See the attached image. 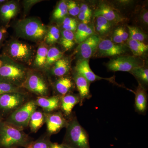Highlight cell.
Segmentation results:
<instances>
[{
  "instance_id": "16",
  "label": "cell",
  "mask_w": 148,
  "mask_h": 148,
  "mask_svg": "<svg viewBox=\"0 0 148 148\" xmlns=\"http://www.w3.org/2000/svg\"><path fill=\"white\" fill-rule=\"evenodd\" d=\"M135 111L140 114H145L147 110L148 97L146 90L139 84L135 92Z\"/></svg>"
},
{
  "instance_id": "24",
  "label": "cell",
  "mask_w": 148,
  "mask_h": 148,
  "mask_svg": "<svg viewBox=\"0 0 148 148\" xmlns=\"http://www.w3.org/2000/svg\"><path fill=\"white\" fill-rule=\"evenodd\" d=\"M127 42L128 47L132 51L134 56L140 57L144 55L148 51V45L146 44L144 42L134 40L129 38Z\"/></svg>"
},
{
  "instance_id": "21",
  "label": "cell",
  "mask_w": 148,
  "mask_h": 148,
  "mask_svg": "<svg viewBox=\"0 0 148 148\" xmlns=\"http://www.w3.org/2000/svg\"><path fill=\"white\" fill-rule=\"evenodd\" d=\"M17 7L13 3H6L0 7V17L4 21H8L15 16Z\"/></svg>"
},
{
  "instance_id": "5",
  "label": "cell",
  "mask_w": 148,
  "mask_h": 148,
  "mask_svg": "<svg viewBox=\"0 0 148 148\" xmlns=\"http://www.w3.org/2000/svg\"><path fill=\"white\" fill-rule=\"evenodd\" d=\"M107 68L112 71L130 72L135 68L144 66V61L134 56H120L111 59Z\"/></svg>"
},
{
  "instance_id": "34",
  "label": "cell",
  "mask_w": 148,
  "mask_h": 148,
  "mask_svg": "<svg viewBox=\"0 0 148 148\" xmlns=\"http://www.w3.org/2000/svg\"><path fill=\"white\" fill-rule=\"evenodd\" d=\"M19 88L10 84L0 81V95L6 93L20 92Z\"/></svg>"
},
{
  "instance_id": "41",
  "label": "cell",
  "mask_w": 148,
  "mask_h": 148,
  "mask_svg": "<svg viewBox=\"0 0 148 148\" xmlns=\"http://www.w3.org/2000/svg\"><path fill=\"white\" fill-rule=\"evenodd\" d=\"M7 31L5 28L0 27V46L3 42L6 34Z\"/></svg>"
},
{
  "instance_id": "37",
  "label": "cell",
  "mask_w": 148,
  "mask_h": 148,
  "mask_svg": "<svg viewBox=\"0 0 148 148\" xmlns=\"http://www.w3.org/2000/svg\"><path fill=\"white\" fill-rule=\"evenodd\" d=\"M112 41L117 44L123 45V40L120 35L118 29H116L114 31L112 36Z\"/></svg>"
},
{
  "instance_id": "19",
  "label": "cell",
  "mask_w": 148,
  "mask_h": 148,
  "mask_svg": "<svg viewBox=\"0 0 148 148\" xmlns=\"http://www.w3.org/2000/svg\"><path fill=\"white\" fill-rule=\"evenodd\" d=\"M94 32L92 27H89L88 24L80 23L78 26L75 34V42L79 44L90 36L95 34Z\"/></svg>"
},
{
  "instance_id": "18",
  "label": "cell",
  "mask_w": 148,
  "mask_h": 148,
  "mask_svg": "<svg viewBox=\"0 0 148 148\" xmlns=\"http://www.w3.org/2000/svg\"><path fill=\"white\" fill-rule=\"evenodd\" d=\"M80 101L79 95L67 94L61 96L60 108L64 114L66 116H70L74 107L80 103Z\"/></svg>"
},
{
  "instance_id": "17",
  "label": "cell",
  "mask_w": 148,
  "mask_h": 148,
  "mask_svg": "<svg viewBox=\"0 0 148 148\" xmlns=\"http://www.w3.org/2000/svg\"><path fill=\"white\" fill-rule=\"evenodd\" d=\"M75 82L79 93L80 104L82 106L86 99H89L91 97L89 88L90 83L82 76L77 73L75 77Z\"/></svg>"
},
{
  "instance_id": "40",
  "label": "cell",
  "mask_w": 148,
  "mask_h": 148,
  "mask_svg": "<svg viewBox=\"0 0 148 148\" xmlns=\"http://www.w3.org/2000/svg\"><path fill=\"white\" fill-rule=\"evenodd\" d=\"M78 18L81 21H82V23L84 24H88L90 22V17H88L84 14L79 12V14L78 15Z\"/></svg>"
},
{
  "instance_id": "33",
  "label": "cell",
  "mask_w": 148,
  "mask_h": 148,
  "mask_svg": "<svg viewBox=\"0 0 148 148\" xmlns=\"http://www.w3.org/2000/svg\"><path fill=\"white\" fill-rule=\"evenodd\" d=\"M50 143L51 141L47 138H40L30 142L25 148H50Z\"/></svg>"
},
{
  "instance_id": "6",
  "label": "cell",
  "mask_w": 148,
  "mask_h": 148,
  "mask_svg": "<svg viewBox=\"0 0 148 148\" xmlns=\"http://www.w3.org/2000/svg\"><path fill=\"white\" fill-rule=\"evenodd\" d=\"M19 29L24 36L33 40H42L47 34L46 29L44 24L34 19H27L22 21L20 24Z\"/></svg>"
},
{
  "instance_id": "26",
  "label": "cell",
  "mask_w": 148,
  "mask_h": 148,
  "mask_svg": "<svg viewBox=\"0 0 148 148\" xmlns=\"http://www.w3.org/2000/svg\"><path fill=\"white\" fill-rule=\"evenodd\" d=\"M139 81V84L143 87L144 86L147 85L148 84V70L144 66L135 68L130 72Z\"/></svg>"
},
{
  "instance_id": "42",
  "label": "cell",
  "mask_w": 148,
  "mask_h": 148,
  "mask_svg": "<svg viewBox=\"0 0 148 148\" xmlns=\"http://www.w3.org/2000/svg\"><path fill=\"white\" fill-rule=\"evenodd\" d=\"M141 17L145 24L147 25L148 23V12L147 10H143L141 14Z\"/></svg>"
},
{
  "instance_id": "8",
  "label": "cell",
  "mask_w": 148,
  "mask_h": 148,
  "mask_svg": "<svg viewBox=\"0 0 148 148\" xmlns=\"http://www.w3.org/2000/svg\"><path fill=\"white\" fill-rule=\"evenodd\" d=\"M26 97L20 92L6 93L0 95V109L10 112L16 110L25 103Z\"/></svg>"
},
{
  "instance_id": "15",
  "label": "cell",
  "mask_w": 148,
  "mask_h": 148,
  "mask_svg": "<svg viewBox=\"0 0 148 148\" xmlns=\"http://www.w3.org/2000/svg\"><path fill=\"white\" fill-rule=\"evenodd\" d=\"M61 96L54 95L51 97H39L35 101L37 106H39L44 111L50 112L60 108Z\"/></svg>"
},
{
  "instance_id": "32",
  "label": "cell",
  "mask_w": 148,
  "mask_h": 148,
  "mask_svg": "<svg viewBox=\"0 0 148 148\" xmlns=\"http://www.w3.org/2000/svg\"><path fill=\"white\" fill-rule=\"evenodd\" d=\"M68 13L67 3L65 1L60 2L56 7L53 14V18L57 20L64 18Z\"/></svg>"
},
{
  "instance_id": "10",
  "label": "cell",
  "mask_w": 148,
  "mask_h": 148,
  "mask_svg": "<svg viewBox=\"0 0 148 148\" xmlns=\"http://www.w3.org/2000/svg\"><path fill=\"white\" fill-rule=\"evenodd\" d=\"M94 16H102L113 24L122 23L126 18L121 14L119 12L108 4L103 3L100 4L94 11Z\"/></svg>"
},
{
  "instance_id": "35",
  "label": "cell",
  "mask_w": 148,
  "mask_h": 148,
  "mask_svg": "<svg viewBox=\"0 0 148 148\" xmlns=\"http://www.w3.org/2000/svg\"><path fill=\"white\" fill-rule=\"evenodd\" d=\"M63 28L64 30L73 32L76 31L77 26V21L75 19L71 17H66L63 22Z\"/></svg>"
},
{
  "instance_id": "28",
  "label": "cell",
  "mask_w": 148,
  "mask_h": 148,
  "mask_svg": "<svg viewBox=\"0 0 148 148\" xmlns=\"http://www.w3.org/2000/svg\"><path fill=\"white\" fill-rule=\"evenodd\" d=\"M63 56V52L60 51L57 48H51L48 50L46 61L45 66L48 67L51 66L59 59L62 58Z\"/></svg>"
},
{
  "instance_id": "20",
  "label": "cell",
  "mask_w": 148,
  "mask_h": 148,
  "mask_svg": "<svg viewBox=\"0 0 148 148\" xmlns=\"http://www.w3.org/2000/svg\"><path fill=\"white\" fill-rule=\"evenodd\" d=\"M95 30L101 36H107L110 33L113 24L102 16H96Z\"/></svg>"
},
{
  "instance_id": "29",
  "label": "cell",
  "mask_w": 148,
  "mask_h": 148,
  "mask_svg": "<svg viewBox=\"0 0 148 148\" xmlns=\"http://www.w3.org/2000/svg\"><path fill=\"white\" fill-rule=\"evenodd\" d=\"M127 28L130 38L143 42L147 39V35L138 27L128 26Z\"/></svg>"
},
{
  "instance_id": "30",
  "label": "cell",
  "mask_w": 148,
  "mask_h": 148,
  "mask_svg": "<svg viewBox=\"0 0 148 148\" xmlns=\"http://www.w3.org/2000/svg\"><path fill=\"white\" fill-rule=\"evenodd\" d=\"M48 50L44 46L40 47L38 49L34 61L35 65L37 67H42L45 66Z\"/></svg>"
},
{
  "instance_id": "12",
  "label": "cell",
  "mask_w": 148,
  "mask_h": 148,
  "mask_svg": "<svg viewBox=\"0 0 148 148\" xmlns=\"http://www.w3.org/2000/svg\"><path fill=\"white\" fill-rule=\"evenodd\" d=\"M8 52L11 57L22 61H29L32 57L31 47L26 44L19 42H13L8 47Z\"/></svg>"
},
{
  "instance_id": "23",
  "label": "cell",
  "mask_w": 148,
  "mask_h": 148,
  "mask_svg": "<svg viewBox=\"0 0 148 148\" xmlns=\"http://www.w3.org/2000/svg\"><path fill=\"white\" fill-rule=\"evenodd\" d=\"M46 115L41 111L36 110L32 114L29 121V127L33 132H36L45 122Z\"/></svg>"
},
{
  "instance_id": "31",
  "label": "cell",
  "mask_w": 148,
  "mask_h": 148,
  "mask_svg": "<svg viewBox=\"0 0 148 148\" xmlns=\"http://www.w3.org/2000/svg\"><path fill=\"white\" fill-rule=\"evenodd\" d=\"M60 36L59 29L55 26L51 27L46 34V42L48 44H53L57 42L60 38Z\"/></svg>"
},
{
  "instance_id": "36",
  "label": "cell",
  "mask_w": 148,
  "mask_h": 148,
  "mask_svg": "<svg viewBox=\"0 0 148 148\" xmlns=\"http://www.w3.org/2000/svg\"><path fill=\"white\" fill-rule=\"evenodd\" d=\"M68 12L72 16H78L80 12V8L77 4L74 1H69L67 3Z\"/></svg>"
},
{
  "instance_id": "9",
  "label": "cell",
  "mask_w": 148,
  "mask_h": 148,
  "mask_svg": "<svg viewBox=\"0 0 148 148\" xmlns=\"http://www.w3.org/2000/svg\"><path fill=\"white\" fill-rule=\"evenodd\" d=\"M23 86L40 97L46 96L48 93V88L45 82L37 74L32 73L27 76Z\"/></svg>"
},
{
  "instance_id": "13",
  "label": "cell",
  "mask_w": 148,
  "mask_h": 148,
  "mask_svg": "<svg viewBox=\"0 0 148 148\" xmlns=\"http://www.w3.org/2000/svg\"><path fill=\"white\" fill-rule=\"evenodd\" d=\"M76 73L82 76L89 83L101 79H105L110 82L118 85L114 80V78H104L95 75L91 70L89 66L88 60L79 59L75 67Z\"/></svg>"
},
{
  "instance_id": "25",
  "label": "cell",
  "mask_w": 148,
  "mask_h": 148,
  "mask_svg": "<svg viewBox=\"0 0 148 148\" xmlns=\"http://www.w3.org/2000/svg\"><path fill=\"white\" fill-rule=\"evenodd\" d=\"M70 64L69 60L62 58L54 63L52 69V73L56 76L64 77L70 71Z\"/></svg>"
},
{
  "instance_id": "43",
  "label": "cell",
  "mask_w": 148,
  "mask_h": 148,
  "mask_svg": "<svg viewBox=\"0 0 148 148\" xmlns=\"http://www.w3.org/2000/svg\"><path fill=\"white\" fill-rule=\"evenodd\" d=\"M50 148H70L64 144H59L57 143H53L51 142Z\"/></svg>"
},
{
  "instance_id": "14",
  "label": "cell",
  "mask_w": 148,
  "mask_h": 148,
  "mask_svg": "<svg viewBox=\"0 0 148 148\" xmlns=\"http://www.w3.org/2000/svg\"><path fill=\"white\" fill-rule=\"evenodd\" d=\"M45 122L49 133L55 134L58 133L62 128L66 127L68 121L62 112H58L46 116Z\"/></svg>"
},
{
  "instance_id": "11",
  "label": "cell",
  "mask_w": 148,
  "mask_h": 148,
  "mask_svg": "<svg viewBox=\"0 0 148 148\" xmlns=\"http://www.w3.org/2000/svg\"><path fill=\"white\" fill-rule=\"evenodd\" d=\"M100 40V37L94 34L79 44L77 52L80 59L88 60L95 55Z\"/></svg>"
},
{
  "instance_id": "45",
  "label": "cell",
  "mask_w": 148,
  "mask_h": 148,
  "mask_svg": "<svg viewBox=\"0 0 148 148\" xmlns=\"http://www.w3.org/2000/svg\"><path fill=\"white\" fill-rule=\"evenodd\" d=\"M5 1H4V0H0V3H4Z\"/></svg>"
},
{
  "instance_id": "27",
  "label": "cell",
  "mask_w": 148,
  "mask_h": 148,
  "mask_svg": "<svg viewBox=\"0 0 148 148\" xmlns=\"http://www.w3.org/2000/svg\"><path fill=\"white\" fill-rule=\"evenodd\" d=\"M75 43V34L73 32L63 30L60 39V43L64 48L66 50H69L73 47Z\"/></svg>"
},
{
  "instance_id": "2",
  "label": "cell",
  "mask_w": 148,
  "mask_h": 148,
  "mask_svg": "<svg viewBox=\"0 0 148 148\" xmlns=\"http://www.w3.org/2000/svg\"><path fill=\"white\" fill-rule=\"evenodd\" d=\"M66 134L62 144L70 148H90L89 136L76 117L68 121Z\"/></svg>"
},
{
  "instance_id": "4",
  "label": "cell",
  "mask_w": 148,
  "mask_h": 148,
  "mask_svg": "<svg viewBox=\"0 0 148 148\" xmlns=\"http://www.w3.org/2000/svg\"><path fill=\"white\" fill-rule=\"evenodd\" d=\"M35 101L26 102L12 112L7 123L19 129L23 130L29 125L32 114L36 110Z\"/></svg>"
},
{
  "instance_id": "39",
  "label": "cell",
  "mask_w": 148,
  "mask_h": 148,
  "mask_svg": "<svg viewBox=\"0 0 148 148\" xmlns=\"http://www.w3.org/2000/svg\"><path fill=\"white\" fill-rule=\"evenodd\" d=\"M118 30L120 35L121 37L122 38L123 40V42L126 41L129 38V34L126 31V29L124 27H120L117 28Z\"/></svg>"
},
{
  "instance_id": "22",
  "label": "cell",
  "mask_w": 148,
  "mask_h": 148,
  "mask_svg": "<svg viewBox=\"0 0 148 148\" xmlns=\"http://www.w3.org/2000/svg\"><path fill=\"white\" fill-rule=\"evenodd\" d=\"M71 79L69 77H62L59 78L56 82V90L61 96L67 95L73 88Z\"/></svg>"
},
{
  "instance_id": "1",
  "label": "cell",
  "mask_w": 148,
  "mask_h": 148,
  "mask_svg": "<svg viewBox=\"0 0 148 148\" xmlns=\"http://www.w3.org/2000/svg\"><path fill=\"white\" fill-rule=\"evenodd\" d=\"M31 142L28 135L22 130L7 122L0 124V147L25 148Z\"/></svg>"
},
{
  "instance_id": "38",
  "label": "cell",
  "mask_w": 148,
  "mask_h": 148,
  "mask_svg": "<svg viewBox=\"0 0 148 148\" xmlns=\"http://www.w3.org/2000/svg\"><path fill=\"white\" fill-rule=\"evenodd\" d=\"M80 8V12L86 15L91 18L92 12L91 9L86 4L82 3Z\"/></svg>"
},
{
  "instance_id": "3",
  "label": "cell",
  "mask_w": 148,
  "mask_h": 148,
  "mask_svg": "<svg viewBox=\"0 0 148 148\" xmlns=\"http://www.w3.org/2000/svg\"><path fill=\"white\" fill-rule=\"evenodd\" d=\"M2 61L0 67V81L18 87L24 85L27 77L24 69L18 65Z\"/></svg>"
},
{
  "instance_id": "44",
  "label": "cell",
  "mask_w": 148,
  "mask_h": 148,
  "mask_svg": "<svg viewBox=\"0 0 148 148\" xmlns=\"http://www.w3.org/2000/svg\"><path fill=\"white\" fill-rule=\"evenodd\" d=\"M3 64V61L0 58V67L2 66Z\"/></svg>"
},
{
  "instance_id": "7",
  "label": "cell",
  "mask_w": 148,
  "mask_h": 148,
  "mask_svg": "<svg viewBox=\"0 0 148 148\" xmlns=\"http://www.w3.org/2000/svg\"><path fill=\"white\" fill-rule=\"evenodd\" d=\"M127 50L123 45L117 44L110 40L101 39L95 54L101 57H117L126 53Z\"/></svg>"
}]
</instances>
